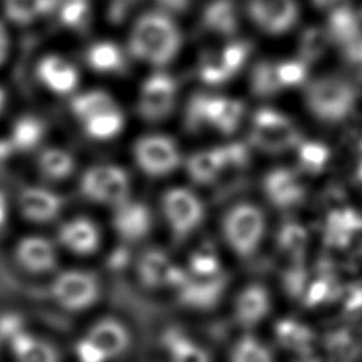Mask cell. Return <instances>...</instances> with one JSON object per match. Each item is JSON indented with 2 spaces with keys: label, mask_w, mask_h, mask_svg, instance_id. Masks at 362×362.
Here are the masks:
<instances>
[{
  "label": "cell",
  "mask_w": 362,
  "mask_h": 362,
  "mask_svg": "<svg viewBox=\"0 0 362 362\" xmlns=\"http://www.w3.org/2000/svg\"><path fill=\"white\" fill-rule=\"evenodd\" d=\"M181 34L167 13L143 14L130 33L129 48L134 58L151 65H165L178 52Z\"/></svg>",
  "instance_id": "obj_1"
},
{
  "label": "cell",
  "mask_w": 362,
  "mask_h": 362,
  "mask_svg": "<svg viewBox=\"0 0 362 362\" xmlns=\"http://www.w3.org/2000/svg\"><path fill=\"white\" fill-rule=\"evenodd\" d=\"M266 215L252 202L232 205L222 219V236L228 247L239 257L255 255L266 236Z\"/></svg>",
  "instance_id": "obj_2"
},
{
  "label": "cell",
  "mask_w": 362,
  "mask_h": 362,
  "mask_svg": "<svg viewBox=\"0 0 362 362\" xmlns=\"http://www.w3.org/2000/svg\"><path fill=\"white\" fill-rule=\"evenodd\" d=\"M81 189L86 198L95 202L117 206L127 199L130 189L129 175L117 165H93L83 173Z\"/></svg>",
  "instance_id": "obj_3"
},
{
  "label": "cell",
  "mask_w": 362,
  "mask_h": 362,
  "mask_svg": "<svg viewBox=\"0 0 362 362\" xmlns=\"http://www.w3.org/2000/svg\"><path fill=\"white\" fill-rule=\"evenodd\" d=\"M133 156L140 170L151 177L170 174L181 161V156L174 140L161 134L140 137L134 143Z\"/></svg>",
  "instance_id": "obj_4"
},
{
  "label": "cell",
  "mask_w": 362,
  "mask_h": 362,
  "mask_svg": "<svg viewBox=\"0 0 362 362\" xmlns=\"http://www.w3.org/2000/svg\"><path fill=\"white\" fill-rule=\"evenodd\" d=\"M55 301L66 310H85L99 297V283L92 273L82 270H65L52 281Z\"/></svg>",
  "instance_id": "obj_5"
},
{
  "label": "cell",
  "mask_w": 362,
  "mask_h": 362,
  "mask_svg": "<svg viewBox=\"0 0 362 362\" xmlns=\"http://www.w3.org/2000/svg\"><path fill=\"white\" fill-rule=\"evenodd\" d=\"M163 211L175 236L194 232L204 219V205L195 192L187 188H171L163 197Z\"/></svg>",
  "instance_id": "obj_6"
},
{
  "label": "cell",
  "mask_w": 362,
  "mask_h": 362,
  "mask_svg": "<svg viewBox=\"0 0 362 362\" xmlns=\"http://www.w3.org/2000/svg\"><path fill=\"white\" fill-rule=\"evenodd\" d=\"M175 81L164 72H156L144 81L140 89L137 112L146 120H163L173 112L175 106Z\"/></svg>",
  "instance_id": "obj_7"
},
{
  "label": "cell",
  "mask_w": 362,
  "mask_h": 362,
  "mask_svg": "<svg viewBox=\"0 0 362 362\" xmlns=\"http://www.w3.org/2000/svg\"><path fill=\"white\" fill-rule=\"evenodd\" d=\"M272 300L267 288L253 283L245 286L236 296L233 308L238 322L245 328H252L262 322L269 314Z\"/></svg>",
  "instance_id": "obj_8"
},
{
  "label": "cell",
  "mask_w": 362,
  "mask_h": 362,
  "mask_svg": "<svg viewBox=\"0 0 362 362\" xmlns=\"http://www.w3.org/2000/svg\"><path fill=\"white\" fill-rule=\"evenodd\" d=\"M223 286L222 274L211 277H199L182 269V273L175 284L180 298L194 307H206L214 304Z\"/></svg>",
  "instance_id": "obj_9"
},
{
  "label": "cell",
  "mask_w": 362,
  "mask_h": 362,
  "mask_svg": "<svg viewBox=\"0 0 362 362\" xmlns=\"http://www.w3.org/2000/svg\"><path fill=\"white\" fill-rule=\"evenodd\" d=\"M182 269L161 250H147L139 262V274L148 287H175Z\"/></svg>",
  "instance_id": "obj_10"
},
{
  "label": "cell",
  "mask_w": 362,
  "mask_h": 362,
  "mask_svg": "<svg viewBox=\"0 0 362 362\" xmlns=\"http://www.w3.org/2000/svg\"><path fill=\"white\" fill-rule=\"evenodd\" d=\"M40 81L52 92L71 93L79 81L76 68L59 55H47L37 65Z\"/></svg>",
  "instance_id": "obj_11"
},
{
  "label": "cell",
  "mask_w": 362,
  "mask_h": 362,
  "mask_svg": "<svg viewBox=\"0 0 362 362\" xmlns=\"http://www.w3.org/2000/svg\"><path fill=\"white\" fill-rule=\"evenodd\" d=\"M18 206L27 219L34 222H48L59 214L62 201L58 194L49 189L25 187L18 195Z\"/></svg>",
  "instance_id": "obj_12"
},
{
  "label": "cell",
  "mask_w": 362,
  "mask_h": 362,
  "mask_svg": "<svg viewBox=\"0 0 362 362\" xmlns=\"http://www.w3.org/2000/svg\"><path fill=\"white\" fill-rule=\"evenodd\" d=\"M250 14L255 21L270 33H281L296 18L293 0H252Z\"/></svg>",
  "instance_id": "obj_13"
},
{
  "label": "cell",
  "mask_w": 362,
  "mask_h": 362,
  "mask_svg": "<svg viewBox=\"0 0 362 362\" xmlns=\"http://www.w3.org/2000/svg\"><path fill=\"white\" fill-rule=\"evenodd\" d=\"M113 225L122 238L127 240H137L148 233L151 215L144 204L126 199L116 206Z\"/></svg>",
  "instance_id": "obj_14"
},
{
  "label": "cell",
  "mask_w": 362,
  "mask_h": 362,
  "mask_svg": "<svg viewBox=\"0 0 362 362\" xmlns=\"http://www.w3.org/2000/svg\"><path fill=\"white\" fill-rule=\"evenodd\" d=\"M18 263L33 273L51 270L57 263V255L52 243L42 236H25L16 249Z\"/></svg>",
  "instance_id": "obj_15"
},
{
  "label": "cell",
  "mask_w": 362,
  "mask_h": 362,
  "mask_svg": "<svg viewBox=\"0 0 362 362\" xmlns=\"http://www.w3.org/2000/svg\"><path fill=\"white\" fill-rule=\"evenodd\" d=\"M59 242L74 253H92L99 245V230L86 218H74L65 222L58 230Z\"/></svg>",
  "instance_id": "obj_16"
},
{
  "label": "cell",
  "mask_w": 362,
  "mask_h": 362,
  "mask_svg": "<svg viewBox=\"0 0 362 362\" xmlns=\"http://www.w3.org/2000/svg\"><path fill=\"white\" fill-rule=\"evenodd\" d=\"M86 339L93 344L106 359L122 354L129 345L127 329L113 318L98 321L88 332Z\"/></svg>",
  "instance_id": "obj_17"
},
{
  "label": "cell",
  "mask_w": 362,
  "mask_h": 362,
  "mask_svg": "<svg viewBox=\"0 0 362 362\" xmlns=\"http://www.w3.org/2000/svg\"><path fill=\"white\" fill-rule=\"evenodd\" d=\"M88 65L96 72H120L126 68L122 49L112 41H99L86 52Z\"/></svg>",
  "instance_id": "obj_18"
},
{
  "label": "cell",
  "mask_w": 362,
  "mask_h": 362,
  "mask_svg": "<svg viewBox=\"0 0 362 362\" xmlns=\"http://www.w3.org/2000/svg\"><path fill=\"white\" fill-rule=\"evenodd\" d=\"M11 345L17 362H57V352L49 344L21 331L14 334Z\"/></svg>",
  "instance_id": "obj_19"
},
{
  "label": "cell",
  "mask_w": 362,
  "mask_h": 362,
  "mask_svg": "<svg viewBox=\"0 0 362 362\" xmlns=\"http://www.w3.org/2000/svg\"><path fill=\"white\" fill-rule=\"evenodd\" d=\"M44 133V122L34 115H25L14 122L8 141L14 150L25 151L34 148L42 140Z\"/></svg>",
  "instance_id": "obj_20"
},
{
  "label": "cell",
  "mask_w": 362,
  "mask_h": 362,
  "mask_svg": "<svg viewBox=\"0 0 362 362\" xmlns=\"http://www.w3.org/2000/svg\"><path fill=\"white\" fill-rule=\"evenodd\" d=\"M57 0H4L7 18L16 24H28L55 10Z\"/></svg>",
  "instance_id": "obj_21"
},
{
  "label": "cell",
  "mask_w": 362,
  "mask_h": 362,
  "mask_svg": "<svg viewBox=\"0 0 362 362\" xmlns=\"http://www.w3.org/2000/svg\"><path fill=\"white\" fill-rule=\"evenodd\" d=\"M82 124L89 137L96 140H109L122 132L124 119L120 109L115 107L82 122Z\"/></svg>",
  "instance_id": "obj_22"
},
{
  "label": "cell",
  "mask_w": 362,
  "mask_h": 362,
  "mask_svg": "<svg viewBox=\"0 0 362 362\" xmlns=\"http://www.w3.org/2000/svg\"><path fill=\"white\" fill-rule=\"evenodd\" d=\"M115 107H117L116 102L112 99L110 95L102 90H90L86 93H81L75 96L71 102V109L81 122H85L99 113H103Z\"/></svg>",
  "instance_id": "obj_23"
},
{
  "label": "cell",
  "mask_w": 362,
  "mask_h": 362,
  "mask_svg": "<svg viewBox=\"0 0 362 362\" xmlns=\"http://www.w3.org/2000/svg\"><path fill=\"white\" fill-rule=\"evenodd\" d=\"M229 362H276L269 346L253 335L240 337L232 346Z\"/></svg>",
  "instance_id": "obj_24"
},
{
  "label": "cell",
  "mask_w": 362,
  "mask_h": 362,
  "mask_svg": "<svg viewBox=\"0 0 362 362\" xmlns=\"http://www.w3.org/2000/svg\"><path fill=\"white\" fill-rule=\"evenodd\" d=\"M38 165L41 173L45 177L51 180H62L72 173L75 161L68 151L62 148L51 147V148H45L40 154Z\"/></svg>",
  "instance_id": "obj_25"
},
{
  "label": "cell",
  "mask_w": 362,
  "mask_h": 362,
  "mask_svg": "<svg viewBox=\"0 0 362 362\" xmlns=\"http://www.w3.org/2000/svg\"><path fill=\"white\" fill-rule=\"evenodd\" d=\"M225 154L219 150L201 151L188 160V173L197 181H209L223 165Z\"/></svg>",
  "instance_id": "obj_26"
},
{
  "label": "cell",
  "mask_w": 362,
  "mask_h": 362,
  "mask_svg": "<svg viewBox=\"0 0 362 362\" xmlns=\"http://www.w3.org/2000/svg\"><path fill=\"white\" fill-rule=\"evenodd\" d=\"M167 346L171 362H211L208 354L191 339L182 335H171L167 338Z\"/></svg>",
  "instance_id": "obj_27"
},
{
  "label": "cell",
  "mask_w": 362,
  "mask_h": 362,
  "mask_svg": "<svg viewBox=\"0 0 362 362\" xmlns=\"http://www.w3.org/2000/svg\"><path fill=\"white\" fill-rule=\"evenodd\" d=\"M55 10L64 25L79 28L89 17V0H57Z\"/></svg>",
  "instance_id": "obj_28"
},
{
  "label": "cell",
  "mask_w": 362,
  "mask_h": 362,
  "mask_svg": "<svg viewBox=\"0 0 362 362\" xmlns=\"http://www.w3.org/2000/svg\"><path fill=\"white\" fill-rule=\"evenodd\" d=\"M76 355L81 362H105L107 361L106 356L86 338L78 342L76 345Z\"/></svg>",
  "instance_id": "obj_29"
},
{
  "label": "cell",
  "mask_w": 362,
  "mask_h": 362,
  "mask_svg": "<svg viewBox=\"0 0 362 362\" xmlns=\"http://www.w3.org/2000/svg\"><path fill=\"white\" fill-rule=\"evenodd\" d=\"M137 0H112V6H110V17L116 21L122 20L127 10L136 3Z\"/></svg>",
  "instance_id": "obj_30"
},
{
  "label": "cell",
  "mask_w": 362,
  "mask_h": 362,
  "mask_svg": "<svg viewBox=\"0 0 362 362\" xmlns=\"http://www.w3.org/2000/svg\"><path fill=\"white\" fill-rule=\"evenodd\" d=\"M164 13H178L187 8L189 0H157Z\"/></svg>",
  "instance_id": "obj_31"
},
{
  "label": "cell",
  "mask_w": 362,
  "mask_h": 362,
  "mask_svg": "<svg viewBox=\"0 0 362 362\" xmlns=\"http://www.w3.org/2000/svg\"><path fill=\"white\" fill-rule=\"evenodd\" d=\"M7 51H8V38H7V33L6 28L3 27V24L0 23V65L4 62L6 57H7Z\"/></svg>",
  "instance_id": "obj_32"
},
{
  "label": "cell",
  "mask_w": 362,
  "mask_h": 362,
  "mask_svg": "<svg viewBox=\"0 0 362 362\" xmlns=\"http://www.w3.org/2000/svg\"><path fill=\"white\" fill-rule=\"evenodd\" d=\"M13 146L10 144V141L8 140H3V139H0V164L1 163H4L8 157H10V154L13 153Z\"/></svg>",
  "instance_id": "obj_33"
},
{
  "label": "cell",
  "mask_w": 362,
  "mask_h": 362,
  "mask_svg": "<svg viewBox=\"0 0 362 362\" xmlns=\"http://www.w3.org/2000/svg\"><path fill=\"white\" fill-rule=\"evenodd\" d=\"M6 214H7V208H6V199H4L3 194L0 192V225L4 222V219H6Z\"/></svg>",
  "instance_id": "obj_34"
},
{
  "label": "cell",
  "mask_w": 362,
  "mask_h": 362,
  "mask_svg": "<svg viewBox=\"0 0 362 362\" xmlns=\"http://www.w3.org/2000/svg\"><path fill=\"white\" fill-rule=\"evenodd\" d=\"M4 106H6V93H4V90L0 88V113H1V110L4 109Z\"/></svg>",
  "instance_id": "obj_35"
}]
</instances>
